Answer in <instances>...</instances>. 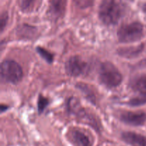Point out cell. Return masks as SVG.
I'll return each instance as SVG.
<instances>
[{
	"instance_id": "cell-15",
	"label": "cell",
	"mask_w": 146,
	"mask_h": 146,
	"mask_svg": "<svg viewBox=\"0 0 146 146\" xmlns=\"http://www.w3.org/2000/svg\"><path fill=\"white\" fill-rule=\"evenodd\" d=\"M48 104V99L44 98V97H43L42 96H39V98H38V111H39L40 113H41L44 109H45V108L47 106Z\"/></svg>"
},
{
	"instance_id": "cell-1",
	"label": "cell",
	"mask_w": 146,
	"mask_h": 146,
	"mask_svg": "<svg viewBox=\"0 0 146 146\" xmlns=\"http://www.w3.org/2000/svg\"><path fill=\"white\" fill-rule=\"evenodd\" d=\"M125 12L123 0H103L99 7L100 19L105 24L113 25L119 21Z\"/></svg>"
},
{
	"instance_id": "cell-8",
	"label": "cell",
	"mask_w": 146,
	"mask_h": 146,
	"mask_svg": "<svg viewBox=\"0 0 146 146\" xmlns=\"http://www.w3.org/2000/svg\"><path fill=\"white\" fill-rule=\"evenodd\" d=\"M70 139L75 146H91V141L88 135L81 131H72L70 133Z\"/></svg>"
},
{
	"instance_id": "cell-17",
	"label": "cell",
	"mask_w": 146,
	"mask_h": 146,
	"mask_svg": "<svg viewBox=\"0 0 146 146\" xmlns=\"http://www.w3.org/2000/svg\"><path fill=\"white\" fill-rule=\"evenodd\" d=\"M140 51L138 48L134 50L133 48H125L124 51H121V54L123 56H133L134 54H136L138 51Z\"/></svg>"
},
{
	"instance_id": "cell-5",
	"label": "cell",
	"mask_w": 146,
	"mask_h": 146,
	"mask_svg": "<svg viewBox=\"0 0 146 146\" xmlns=\"http://www.w3.org/2000/svg\"><path fill=\"white\" fill-rule=\"evenodd\" d=\"M87 69L86 61L78 56H73L68 60L66 64V70L68 75L78 76L85 74Z\"/></svg>"
},
{
	"instance_id": "cell-16",
	"label": "cell",
	"mask_w": 146,
	"mask_h": 146,
	"mask_svg": "<svg viewBox=\"0 0 146 146\" xmlns=\"http://www.w3.org/2000/svg\"><path fill=\"white\" fill-rule=\"evenodd\" d=\"M7 20H8V14L7 12H3L1 14V18H0V28L1 31H3L4 27L7 25Z\"/></svg>"
},
{
	"instance_id": "cell-12",
	"label": "cell",
	"mask_w": 146,
	"mask_h": 146,
	"mask_svg": "<svg viewBox=\"0 0 146 146\" xmlns=\"http://www.w3.org/2000/svg\"><path fill=\"white\" fill-rule=\"evenodd\" d=\"M146 104V94H141V95L132 98L129 101V104L132 106H138Z\"/></svg>"
},
{
	"instance_id": "cell-3",
	"label": "cell",
	"mask_w": 146,
	"mask_h": 146,
	"mask_svg": "<svg viewBox=\"0 0 146 146\" xmlns=\"http://www.w3.org/2000/svg\"><path fill=\"white\" fill-rule=\"evenodd\" d=\"M143 27L141 23L133 22L120 27L117 32L118 40L123 43H131L140 39L143 35Z\"/></svg>"
},
{
	"instance_id": "cell-14",
	"label": "cell",
	"mask_w": 146,
	"mask_h": 146,
	"mask_svg": "<svg viewBox=\"0 0 146 146\" xmlns=\"http://www.w3.org/2000/svg\"><path fill=\"white\" fill-rule=\"evenodd\" d=\"M75 4L80 8H87L93 4L94 0H74Z\"/></svg>"
},
{
	"instance_id": "cell-6",
	"label": "cell",
	"mask_w": 146,
	"mask_h": 146,
	"mask_svg": "<svg viewBox=\"0 0 146 146\" xmlns=\"http://www.w3.org/2000/svg\"><path fill=\"white\" fill-rule=\"evenodd\" d=\"M121 120L125 123L131 125H142L146 121V113L142 111H127L121 115Z\"/></svg>"
},
{
	"instance_id": "cell-11",
	"label": "cell",
	"mask_w": 146,
	"mask_h": 146,
	"mask_svg": "<svg viewBox=\"0 0 146 146\" xmlns=\"http://www.w3.org/2000/svg\"><path fill=\"white\" fill-rule=\"evenodd\" d=\"M36 0H19V5L24 11H30L34 7Z\"/></svg>"
},
{
	"instance_id": "cell-7",
	"label": "cell",
	"mask_w": 146,
	"mask_h": 146,
	"mask_svg": "<svg viewBox=\"0 0 146 146\" xmlns=\"http://www.w3.org/2000/svg\"><path fill=\"white\" fill-rule=\"evenodd\" d=\"M125 143L132 146H146V137L133 132H125L122 135Z\"/></svg>"
},
{
	"instance_id": "cell-4",
	"label": "cell",
	"mask_w": 146,
	"mask_h": 146,
	"mask_svg": "<svg viewBox=\"0 0 146 146\" xmlns=\"http://www.w3.org/2000/svg\"><path fill=\"white\" fill-rule=\"evenodd\" d=\"M1 74L5 81L17 84L22 78L23 71L18 63L13 60H6L1 63Z\"/></svg>"
},
{
	"instance_id": "cell-18",
	"label": "cell",
	"mask_w": 146,
	"mask_h": 146,
	"mask_svg": "<svg viewBox=\"0 0 146 146\" xmlns=\"http://www.w3.org/2000/svg\"><path fill=\"white\" fill-rule=\"evenodd\" d=\"M143 11H145V12H146V3L144 4L143 7Z\"/></svg>"
},
{
	"instance_id": "cell-13",
	"label": "cell",
	"mask_w": 146,
	"mask_h": 146,
	"mask_svg": "<svg viewBox=\"0 0 146 146\" xmlns=\"http://www.w3.org/2000/svg\"><path fill=\"white\" fill-rule=\"evenodd\" d=\"M37 51H38V54L44 58L46 61H48V63H51L53 61V56L51 55V54H50L48 51L42 48H40L38 47L37 48Z\"/></svg>"
},
{
	"instance_id": "cell-10",
	"label": "cell",
	"mask_w": 146,
	"mask_h": 146,
	"mask_svg": "<svg viewBox=\"0 0 146 146\" xmlns=\"http://www.w3.org/2000/svg\"><path fill=\"white\" fill-rule=\"evenodd\" d=\"M66 0H51V11L54 15L58 16L63 14L65 9Z\"/></svg>"
},
{
	"instance_id": "cell-9",
	"label": "cell",
	"mask_w": 146,
	"mask_h": 146,
	"mask_svg": "<svg viewBox=\"0 0 146 146\" xmlns=\"http://www.w3.org/2000/svg\"><path fill=\"white\" fill-rule=\"evenodd\" d=\"M131 87L141 94H146V74L134 78L131 82Z\"/></svg>"
},
{
	"instance_id": "cell-2",
	"label": "cell",
	"mask_w": 146,
	"mask_h": 146,
	"mask_svg": "<svg viewBox=\"0 0 146 146\" xmlns=\"http://www.w3.org/2000/svg\"><path fill=\"white\" fill-rule=\"evenodd\" d=\"M99 78L108 88H115L121 84L122 75L118 68L110 62L104 63L99 71Z\"/></svg>"
}]
</instances>
